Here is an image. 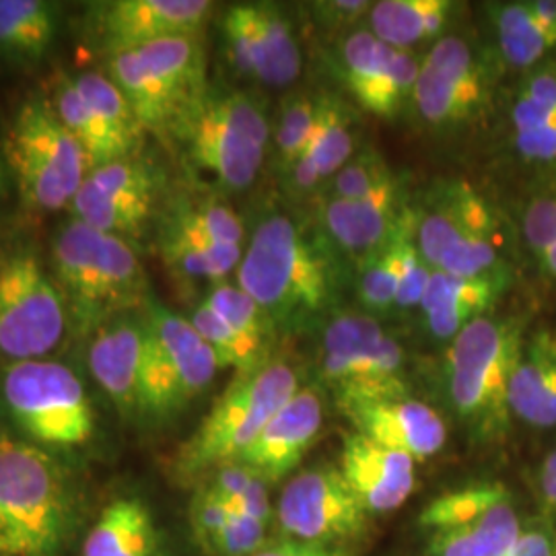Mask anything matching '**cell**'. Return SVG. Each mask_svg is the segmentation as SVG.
I'll use <instances>...</instances> for the list:
<instances>
[{
    "instance_id": "22",
    "label": "cell",
    "mask_w": 556,
    "mask_h": 556,
    "mask_svg": "<svg viewBox=\"0 0 556 556\" xmlns=\"http://www.w3.org/2000/svg\"><path fill=\"white\" fill-rule=\"evenodd\" d=\"M355 431L415 462L438 456L447 441V427L438 410L415 397L363 402L344 410Z\"/></svg>"
},
{
    "instance_id": "13",
    "label": "cell",
    "mask_w": 556,
    "mask_h": 556,
    "mask_svg": "<svg viewBox=\"0 0 556 556\" xmlns=\"http://www.w3.org/2000/svg\"><path fill=\"white\" fill-rule=\"evenodd\" d=\"M418 523L429 538V556H505L523 532L514 495L498 482L439 495Z\"/></svg>"
},
{
    "instance_id": "29",
    "label": "cell",
    "mask_w": 556,
    "mask_h": 556,
    "mask_svg": "<svg viewBox=\"0 0 556 556\" xmlns=\"http://www.w3.org/2000/svg\"><path fill=\"white\" fill-rule=\"evenodd\" d=\"M454 7L450 0H379L369 11V31L383 43L410 52L413 46L441 36Z\"/></svg>"
},
{
    "instance_id": "31",
    "label": "cell",
    "mask_w": 556,
    "mask_h": 556,
    "mask_svg": "<svg viewBox=\"0 0 556 556\" xmlns=\"http://www.w3.org/2000/svg\"><path fill=\"white\" fill-rule=\"evenodd\" d=\"M161 256L174 273L192 280H220L238 270L243 256L241 248L223 245L174 217H167L161 229Z\"/></svg>"
},
{
    "instance_id": "6",
    "label": "cell",
    "mask_w": 556,
    "mask_h": 556,
    "mask_svg": "<svg viewBox=\"0 0 556 556\" xmlns=\"http://www.w3.org/2000/svg\"><path fill=\"white\" fill-rule=\"evenodd\" d=\"M108 77L144 130H174L206 93L199 36H178L108 56Z\"/></svg>"
},
{
    "instance_id": "20",
    "label": "cell",
    "mask_w": 556,
    "mask_h": 556,
    "mask_svg": "<svg viewBox=\"0 0 556 556\" xmlns=\"http://www.w3.org/2000/svg\"><path fill=\"white\" fill-rule=\"evenodd\" d=\"M338 472L369 516L400 509L417 486V462L357 431L344 435Z\"/></svg>"
},
{
    "instance_id": "8",
    "label": "cell",
    "mask_w": 556,
    "mask_h": 556,
    "mask_svg": "<svg viewBox=\"0 0 556 556\" xmlns=\"http://www.w3.org/2000/svg\"><path fill=\"white\" fill-rule=\"evenodd\" d=\"M0 396L21 431L38 445L79 447L93 438L96 413L79 376L64 363H9Z\"/></svg>"
},
{
    "instance_id": "9",
    "label": "cell",
    "mask_w": 556,
    "mask_h": 556,
    "mask_svg": "<svg viewBox=\"0 0 556 556\" xmlns=\"http://www.w3.org/2000/svg\"><path fill=\"white\" fill-rule=\"evenodd\" d=\"M7 160L21 199L41 213L71 206L91 165L48 101L29 100L7 137Z\"/></svg>"
},
{
    "instance_id": "23",
    "label": "cell",
    "mask_w": 556,
    "mask_h": 556,
    "mask_svg": "<svg viewBox=\"0 0 556 556\" xmlns=\"http://www.w3.org/2000/svg\"><path fill=\"white\" fill-rule=\"evenodd\" d=\"M144 353V319L130 314L101 326L89 344V369L124 418L140 417Z\"/></svg>"
},
{
    "instance_id": "53",
    "label": "cell",
    "mask_w": 556,
    "mask_h": 556,
    "mask_svg": "<svg viewBox=\"0 0 556 556\" xmlns=\"http://www.w3.org/2000/svg\"><path fill=\"white\" fill-rule=\"evenodd\" d=\"M542 266H544V270L551 275V277H556V243L553 248H548L542 256Z\"/></svg>"
},
{
    "instance_id": "3",
    "label": "cell",
    "mask_w": 556,
    "mask_h": 556,
    "mask_svg": "<svg viewBox=\"0 0 556 556\" xmlns=\"http://www.w3.org/2000/svg\"><path fill=\"white\" fill-rule=\"evenodd\" d=\"M71 526L59 462L31 441L0 435V536L13 556H56Z\"/></svg>"
},
{
    "instance_id": "37",
    "label": "cell",
    "mask_w": 556,
    "mask_h": 556,
    "mask_svg": "<svg viewBox=\"0 0 556 556\" xmlns=\"http://www.w3.org/2000/svg\"><path fill=\"white\" fill-rule=\"evenodd\" d=\"M192 326L200 337L215 351L220 367H233L238 374H250L268 363L266 353L238 334L225 319L217 316L204 301L190 316Z\"/></svg>"
},
{
    "instance_id": "33",
    "label": "cell",
    "mask_w": 556,
    "mask_h": 556,
    "mask_svg": "<svg viewBox=\"0 0 556 556\" xmlns=\"http://www.w3.org/2000/svg\"><path fill=\"white\" fill-rule=\"evenodd\" d=\"M75 85L83 100L87 101V105L100 119L101 128L105 130L108 139L112 140L119 160L135 157L144 128L140 126L132 105L119 91L118 85L108 77V73L98 71L75 77Z\"/></svg>"
},
{
    "instance_id": "28",
    "label": "cell",
    "mask_w": 556,
    "mask_h": 556,
    "mask_svg": "<svg viewBox=\"0 0 556 556\" xmlns=\"http://www.w3.org/2000/svg\"><path fill=\"white\" fill-rule=\"evenodd\" d=\"M160 534L149 505L139 497L112 498L89 528L80 556H157Z\"/></svg>"
},
{
    "instance_id": "41",
    "label": "cell",
    "mask_w": 556,
    "mask_h": 556,
    "mask_svg": "<svg viewBox=\"0 0 556 556\" xmlns=\"http://www.w3.org/2000/svg\"><path fill=\"white\" fill-rule=\"evenodd\" d=\"M223 38L231 64L243 77L258 80V31L254 4H236L225 13Z\"/></svg>"
},
{
    "instance_id": "12",
    "label": "cell",
    "mask_w": 556,
    "mask_h": 556,
    "mask_svg": "<svg viewBox=\"0 0 556 556\" xmlns=\"http://www.w3.org/2000/svg\"><path fill=\"white\" fill-rule=\"evenodd\" d=\"M52 273L31 248L0 250V355L11 363L48 358L68 328Z\"/></svg>"
},
{
    "instance_id": "47",
    "label": "cell",
    "mask_w": 556,
    "mask_h": 556,
    "mask_svg": "<svg viewBox=\"0 0 556 556\" xmlns=\"http://www.w3.org/2000/svg\"><path fill=\"white\" fill-rule=\"evenodd\" d=\"M374 2L367 0H321L314 4V17L318 21L319 27L328 31H337L351 27L353 23L369 15Z\"/></svg>"
},
{
    "instance_id": "4",
    "label": "cell",
    "mask_w": 556,
    "mask_h": 556,
    "mask_svg": "<svg viewBox=\"0 0 556 556\" xmlns=\"http://www.w3.org/2000/svg\"><path fill=\"white\" fill-rule=\"evenodd\" d=\"M516 319L482 316L450 340L447 394L478 439H497L511 420L509 383L523 344Z\"/></svg>"
},
{
    "instance_id": "52",
    "label": "cell",
    "mask_w": 556,
    "mask_h": 556,
    "mask_svg": "<svg viewBox=\"0 0 556 556\" xmlns=\"http://www.w3.org/2000/svg\"><path fill=\"white\" fill-rule=\"evenodd\" d=\"M530 9L540 23L556 31V0H534L530 2Z\"/></svg>"
},
{
    "instance_id": "38",
    "label": "cell",
    "mask_w": 556,
    "mask_h": 556,
    "mask_svg": "<svg viewBox=\"0 0 556 556\" xmlns=\"http://www.w3.org/2000/svg\"><path fill=\"white\" fill-rule=\"evenodd\" d=\"M204 303L256 349L264 353L268 351V340L273 337L275 326L260 309L258 303L245 291H241L238 285L220 282L204 299Z\"/></svg>"
},
{
    "instance_id": "11",
    "label": "cell",
    "mask_w": 556,
    "mask_h": 556,
    "mask_svg": "<svg viewBox=\"0 0 556 556\" xmlns=\"http://www.w3.org/2000/svg\"><path fill=\"white\" fill-rule=\"evenodd\" d=\"M321 378L342 410L406 396L404 351L374 316L340 314L321 334Z\"/></svg>"
},
{
    "instance_id": "18",
    "label": "cell",
    "mask_w": 556,
    "mask_h": 556,
    "mask_svg": "<svg viewBox=\"0 0 556 556\" xmlns=\"http://www.w3.org/2000/svg\"><path fill=\"white\" fill-rule=\"evenodd\" d=\"M340 71L365 112L394 118L415 98L420 62L378 40L369 29H357L340 46Z\"/></svg>"
},
{
    "instance_id": "15",
    "label": "cell",
    "mask_w": 556,
    "mask_h": 556,
    "mask_svg": "<svg viewBox=\"0 0 556 556\" xmlns=\"http://www.w3.org/2000/svg\"><path fill=\"white\" fill-rule=\"evenodd\" d=\"M491 100V79L475 48L457 36L435 41L420 62L413 103L429 126L452 130L480 118Z\"/></svg>"
},
{
    "instance_id": "35",
    "label": "cell",
    "mask_w": 556,
    "mask_h": 556,
    "mask_svg": "<svg viewBox=\"0 0 556 556\" xmlns=\"http://www.w3.org/2000/svg\"><path fill=\"white\" fill-rule=\"evenodd\" d=\"M501 54L516 68H530L556 50V31L536 20L530 2H507L495 9Z\"/></svg>"
},
{
    "instance_id": "30",
    "label": "cell",
    "mask_w": 556,
    "mask_h": 556,
    "mask_svg": "<svg viewBox=\"0 0 556 556\" xmlns=\"http://www.w3.org/2000/svg\"><path fill=\"white\" fill-rule=\"evenodd\" d=\"M417 217L418 213L404 211L394 236L376 256L365 260L358 275V299L376 314L396 307L397 291L408 260L417 250Z\"/></svg>"
},
{
    "instance_id": "27",
    "label": "cell",
    "mask_w": 556,
    "mask_h": 556,
    "mask_svg": "<svg viewBox=\"0 0 556 556\" xmlns=\"http://www.w3.org/2000/svg\"><path fill=\"white\" fill-rule=\"evenodd\" d=\"M355 155V124L346 105L337 98H319L318 118L309 142L287 174L295 192H309L334 178Z\"/></svg>"
},
{
    "instance_id": "45",
    "label": "cell",
    "mask_w": 556,
    "mask_h": 556,
    "mask_svg": "<svg viewBox=\"0 0 556 556\" xmlns=\"http://www.w3.org/2000/svg\"><path fill=\"white\" fill-rule=\"evenodd\" d=\"M233 516L236 514L227 501L202 482L190 503V523L200 546L206 548Z\"/></svg>"
},
{
    "instance_id": "49",
    "label": "cell",
    "mask_w": 556,
    "mask_h": 556,
    "mask_svg": "<svg viewBox=\"0 0 556 556\" xmlns=\"http://www.w3.org/2000/svg\"><path fill=\"white\" fill-rule=\"evenodd\" d=\"M254 556H346L340 544H318V542H301V540H282L275 544H266Z\"/></svg>"
},
{
    "instance_id": "36",
    "label": "cell",
    "mask_w": 556,
    "mask_h": 556,
    "mask_svg": "<svg viewBox=\"0 0 556 556\" xmlns=\"http://www.w3.org/2000/svg\"><path fill=\"white\" fill-rule=\"evenodd\" d=\"M50 105L60 122L64 124V128L75 137L83 147V151L87 153L91 169L103 163L119 160L112 140L108 139L105 130L101 128L100 119L87 105V101L83 100L75 79L60 77L56 80L54 98L50 101Z\"/></svg>"
},
{
    "instance_id": "39",
    "label": "cell",
    "mask_w": 556,
    "mask_h": 556,
    "mask_svg": "<svg viewBox=\"0 0 556 556\" xmlns=\"http://www.w3.org/2000/svg\"><path fill=\"white\" fill-rule=\"evenodd\" d=\"M319 98L291 96L282 103L275 128L278 169L287 176L301 160L318 118Z\"/></svg>"
},
{
    "instance_id": "5",
    "label": "cell",
    "mask_w": 556,
    "mask_h": 556,
    "mask_svg": "<svg viewBox=\"0 0 556 556\" xmlns=\"http://www.w3.org/2000/svg\"><path fill=\"white\" fill-rule=\"evenodd\" d=\"M298 390V374L285 361H268L250 374H238L199 429L179 447L176 472L181 478L206 477L220 466L238 464Z\"/></svg>"
},
{
    "instance_id": "1",
    "label": "cell",
    "mask_w": 556,
    "mask_h": 556,
    "mask_svg": "<svg viewBox=\"0 0 556 556\" xmlns=\"http://www.w3.org/2000/svg\"><path fill=\"white\" fill-rule=\"evenodd\" d=\"M236 273L239 289L275 328L299 330L324 318L337 301L334 262L287 215L260 220Z\"/></svg>"
},
{
    "instance_id": "17",
    "label": "cell",
    "mask_w": 556,
    "mask_h": 556,
    "mask_svg": "<svg viewBox=\"0 0 556 556\" xmlns=\"http://www.w3.org/2000/svg\"><path fill=\"white\" fill-rule=\"evenodd\" d=\"M157 200L153 172L137 160L110 161L89 169L71 202L75 220L118 238L137 236Z\"/></svg>"
},
{
    "instance_id": "34",
    "label": "cell",
    "mask_w": 556,
    "mask_h": 556,
    "mask_svg": "<svg viewBox=\"0 0 556 556\" xmlns=\"http://www.w3.org/2000/svg\"><path fill=\"white\" fill-rule=\"evenodd\" d=\"M258 31V80L273 87H287L301 75V50L293 27L285 13L273 4H254Z\"/></svg>"
},
{
    "instance_id": "19",
    "label": "cell",
    "mask_w": 556,
    "mask_h": 556,
    "mask_svg": "<svg viewBox=\"0 0 556 556\" xmlns=\"http://www.w3.org/2000/svg\"><path fill=\"white\" fill-rule=\"evenodd\" d=\"M213 11L206 0H110L93 4L91 25L108 56L153 41L199 36Z\"/></svg>"
},
{
    "instance_id": "26",
    "label": "cell",
    "mask_w": 556,
    "mask_h": 556,
    "mask_svg": "<svg viewBox=\"0 0 556 556\" xmlns=\"http://www.w3.org/2000/svg\"><path fill=\"white\" fill-rule=\"evenodd\" d=\"M511 417L534 429L556 427V332L526 338L509 383Z\"/></svg>"
},
{
    "instance_id": "51",
    "label": "cell",
    "mask_w": 556,
    "mask_h": 556,
    "mask_svg": "<svg viewBox=\"0 0 556 556\" xmlns=\"http://www.w3.org/2000/svg\"><path fill=\"white\" fill-rule=\"evenodd\" d=\"M505 556H556L555 538L544 528H523L514 548Z\"/></svg>"
},
{
    "instance_id": "50",
    "label": "cell",
    "mask_w": 556,
    "mask_h": 556,
    "mask_svg": "<svg viewBox=\"0 0 556 556\" xmlns=\"http://www.w3.org/2000/svg\"><path fill=\"white\" fill-rule=\"evenodd\" d=\"M540 505L556 528V450L542 459L536 475Z\"/></svg>"
},
{
    "instance_id": "43",
    "label": "cell",
    "mask_w": 556,
    "mask_h": 556,
    "mask_svg": "<svg viewBox=\"0 0 556 556\" xmlns=\"http://www.w3.org/2000/svg\"><path fill=\"white\" fill-rule=\"evenodd\" d=\"M553 118H556V68H546L523 83L511 110V122L517 132Z\"/></svg>"
},
{
    "instance_id": "42",
    "label": "cell",
    "mask_w": 556,
    "mask_h": 556,
    "mask_svg": "<svg viewBox=\"0 0 556 556\" xmlns=\"http://www.w3.org/2000/svg\"><path fill=\"white\" fill-rule=\"evenodd\" d=\"M396 174L374 149H365L338 172L332 178V199H361L376 192L383 184L392 181Z\"/></svg>"
},
{
    "instance_id": "7",
    "label": "cell",
    "mask_w": 556,
    "mask_h": 556,
    "mask_svg": "<svg viewBox=\"0 0 556 556\" xmlns=\"http://www.w3.org/2000/svg\"><path fill=\"white\" fill-rule=\"evenodd\" d=\"M190 161L229 190L258 178L270 124L258 101L239 91L204 93L174 128Z\"/></svg>"
},
{
    "instance_id": "21",
    "label": "cell",
    "mask_w": 556,
    "mask_h": 556,
    "mask_svg": "<svg viewBox=\"0 0 556 556\" xmlns=\"http://www.w3.org/2000/svg\"><path fill=\"white\" fill-rule=\"evenodd\" d=\"M321 427L324 400L318 390L299 388L268 420L238 464L252 468L264 480L287 477L316 443Z\"/></svg>"
},
{
    "instance_id": "25",
    "label": "cell",
    "mask_w": 556,
    "mask_h": 556,
    "mask_svg": "<svg viewBox=\"0 0 556 556\" xmlns=\"http://www.w3.org/2000/svg\"><path fill=\"white\" fill-rule=\"evenodd\" d=\"M507 287V275L457 277L433 270L420 301L427 330L439 340H452L468 324L486 316Z\"/></svg>"
},
{
    "instance_id": "32",
    "label": "cell",
    "mask_w": 556,
    "mask_h": 556,
    "mask_svg": "<svg viewBox=\"0 0 556 556\" xmlns=\"http://www.w3.org/2000/svg\"><path fill=\"white\" fill-rule=\"evenodd\" d=\"M59 34V7L46 0H0V54L38 60Z\"/></svg>"
},
{
    "instance_id": "54",
    "label": "cell",
    "mask_w": 556,
    "mask_h": 556,
    "mask_svg": "<svg viewBox=\"0 0 556 556\" xmlns=\"http://www.w3.org/2000/svg\"><path fill=\"white\" fill-rule=\"evenodd\" d=\"M0 556H13L11 555V551H9V546L4 544L2 536H0Z\"/></svg>"
},
{
    "instance_id": "46",
    "label": "cell",
    "mask_w": 556,
    "mask_h": 556,
    "mask_svg": "<svg viewBox=\"0 0 556 556\" xmlns=\"http://www.w3.org/2000/svg\"><path fill=\"white\" fill-rule=\"evenodd\" d=\"M523 236L538 258L556 243V194L532 202L523 217Z\"/></svg>"
},
{
    "instance_id": "10",
    "label": "cell",
    "mask_w": 556,
    "mask_h": 556,
    "mask_svg": "<svg viewBox=\"0 0 556 556\" xmlns=\"http://www.w3.org/2000/svg\"><path fill=\"white\" fill-rule=\"evenodd\" d=\"M144 309L147 353L140 417L165 420L206 392L223 367L190 319L169 312L153 299Z\"/></svg>"
},
{
    "instance_id": "44",
    "label": "cell",
    "mask_w": 556,
    "mask_h": 556,
    "mask_svg": "<svg viewBox=\"0 0 556 556\" xmlns=\"http://www.w3.org/2000/svg\"><path fill=\"white\" fill-rule=\"evenodd\" d=\"M266 528V523L236 514L204 551L213 556H254L268 544Z\"/></svg>"
},
{
    "instance_id": "14",
    "label": "cell",
    "mask_w": 556,
    "mask_h": 556,
    "mask_svg": "<svg viewBox=\"0 0 556 556\" xmlns=\"http://www.w3.org/2000/svg\"><path fill=\"white\" fill-rule=\"evenodd\" d=\"M417 248L433 270L457 277L507 275L498 254L497 223L466 181L441 190L431 211L418 215Z\"/></svg>"
},
{
    "instance_id": "48",
    "label": "cell",
    "mask_w": 556,
    "mask_h": 556,
    "mask_svg": "<svg viewBox=\"0 0 556 556\" xmlns=\"http://www.w3.org/2000/svg\"><path fill=\"white\" fill-rule=\"evenodd\" d=\"M516 149L523 160H556V118L538 124L528 130H517Z\"/></svg>"
},
{
    "instance_id": "24",
    "label": "cell",
    "mask_w": 556,
    "mask_h": 556,
    "mask_svg": "<svg viewBox=\"0 0 556 556\" xmlns=\"http://www.w3.org/2000/svg\"><path fill=\"white\" fill-rule=\"evenodd\" d=\"M404 215L397 178L361 199H332L321 206V225L328 238L353 256H376L396 231Z\"/></svg>"
},
{
    "instance_id": "16",
    "label": "cell",
    "mask_w": 556,
    "mask_h": 556,
    "mask_svg": "<svg viewBox=\"0 0 556 556\" xmlns=\"http://www.w3.org/2000/svg\"><path fill=\"white\" fill-rule=\"evenodd\" d=\"M369 514L338 468H309L291 478L275 505L278 528L301 542L340 544L357 536Z\"/></svg>"
},
{
    "instance_id": "40",
    "label": "cell",
    "mask_w": 556,
    "mask_h": 556,
    "mask_svg": "<svg viewBox=\"0 0 556 556\" xmlns=\"http://www.w3.org/2000/svg\"><path fill=\"white\" fill-rule=\"evenodd\" d=\"M179 223L188 225L190 229L199 231L202 236L231 248H241L243 243V223L238 215L223 202L217 200H197V202H181L174 213L169 215Z\"/></svg>"
},
{
    "instance_id": "2",
    "label": "cell",
    "mask_w": 556,
    "mask_h": 556,
    "mask_svg": "<svg viewBox=\"0 0 556 556\" xmlns=\"http://www.w3.org/2000/svg\"><path fill=\"white\" fill-rule=\"evenodd\" d=\"M52 278L68 321L98 332L108 321L149 303V280L137 252L124 238L80 220L64 225L52 241Z\"/></svg>"
}]
</instances>
